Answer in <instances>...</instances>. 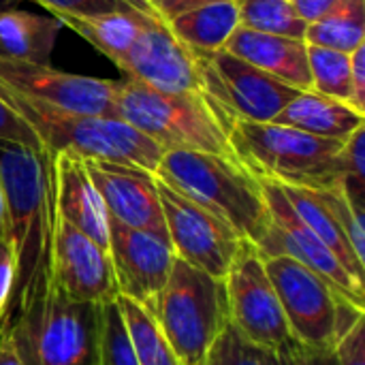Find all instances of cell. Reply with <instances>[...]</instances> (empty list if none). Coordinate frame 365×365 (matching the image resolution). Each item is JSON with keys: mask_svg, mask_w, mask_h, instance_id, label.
<instances>
[{"mask_svg": "<svg viewBox=\"0 0 365 365\" xmlns=\"http://www.w3.org/2000/svg\"><path fill=\"white\" fill-rule=\"evenodd\" d=\"M0 182L6 203L9 240L17 261L13 302L19 306L51 282L56 227L53 154L0 141Z\"/></svg>", "mask_w": 365, "mask_h": 365, "instance_id": "obj_1", "label": "cell"}, {"mask_svg": "<svg viewBox=\"0 0 365 365\" xmlns=\"http://www.w3.org/2000/svg\"><path fill=\"white\" fill-rule=\"evenodd\" d=\"M154 175L255 246L272 225L261 182L233 158L199 150H165Z\"/></svg>", "mask_w": 365, "mask_h": 365, "instance_id": "obj_2", "label": "cell"}, {"mask_svg": "<svg viewBox=\"0 0 365 365\" xmlns=\"http://www.w3.org/2000/svg\"><path fill=\"white\" fill-rule=\"evenodd\" d=\"M235 160L257 180L314 190L340 184V139H325L276 122L227 120Z\"/></svg>", "mask_w": 365, "mask_h": 365, "instance_id": "obj_3", "label": "cell"}, {"mask_svg": "<svg viewBox=\"0 0 365 365\" xmlns=\"http://www.w3.org/2000/svg\"><path fill=\"white\" fill-rule=\"evenodd\" d=\"M0 98L9 103L38 135L51 154L71 152L83 160H107L156 171L163 148L148 135L113 115H88L30 101L0 88Z\"/></svg>", "mask_w": 365, "mask_h": 365, "instance_id": "obj_4", "label": "cell"}, {"mask_svg": "<svg viewBox=\"0 0 365 365\" xmlns=\"http://www.w3.org/2000/svg\"><path fill=\"white\" fill-rule=\"evenodd\" d=\"M115 118L148 135L163 150H199L235 160L225 118L203 92H160L120 79Z\"/></svg>", "mask_w": 365, "mask_h": 365, "instance_id": "obj_5", "label": "cell"}, {"mask_svg": "<svg viewBox=\"0 0 365 365\" xmlns=\"http://www.w3.org/2000/svg\"><path fill=\"white\" fill-rule=\"evenodd\" d=\"M17 310L6 329L24 365H96L101 306L73 302L49 282Z\"/></svg>", "mask_w": 365, "mask_h": 365, "instance_id": "obj_6", "label": "cell"}, {"mask_svg": "<svg viewBox=\"0 0 365 365\" xmlns=\"http://www.w3.org/2000/svg\"><path fill=\"white\" fill-rule=\"evenodd\" d=\"M150 310L180 364L201 365L210 346L229 325L225 278L210 276L175 257Z\"/></svg>", "mask_w": 365, "mask_h": 365, "instance_id": "obj_7", "label": "cell"}, {"mask_svg": "<svg viewBox=\"0 0 365 365\" xmlns=\"http://www.w3.org/2000/svg\"><path fill=\"white\" fill-rule=\"evenodd\" d=\"M203 96L227 120L274 122L302 90L220 49L195 53Z\"/></svg>", "mask_w": 365, "mask_h": 365, "instance_id": "obj_8", "label": "cell"}, {"mask_svg": "<svg viewBox=\"0 0 365 365\" xmlns=\"http://www.w3.org/2000/svg\"><path fill=\"white\" fill-rule=\"evenodd\" d=\"M225 287L229 325L244 340L272 353H278L293 342L265 261L255 244L244 242L225 276Z\"/></svg>", "mask_w": 365, "mask_h": 365, "instance_id": "obj_9", "label": "cell"}, {"mask_svg": "<svg viewBox=\"0 0 365 365\" xmlns=\"http://www.w3.org/2000/svg\"><path fill=\"white\" fill-rule=\"evenodd\" d=\"M263 261L291 338L310 349H334L338 342V308L344 297L291 257L278 255Z\"/></svg>", "mask_w": 365, "mask_h": 365, "instance_id": "obj_10", "label": "cell"}, {"mask_svg": "<svg viewBox=\"0 0 365 365\" xmlns=\"http://www.w3.org/2000/svg\"><path fill=\"white\" fill-rule=\"evenodd\" d=\"M158 197L165 214L167 237L175 257L210 276L225 278L240 248L248 240H244L225 220L175 192L160 180Z\"/></svg>", "mask_w": 365, "mask_h": 365, "instance_id": "obj_11", "label": "cell"}, {"mask_svg": "<svg viewBox=\"0 0 365 365\" xmlns=\"http://www.w3.org/2000/svg\"><path fill=\"white\" fill-rule=\"evenodd\" d=\"M259 182H261V188L269 207V216H272V225L265 237L257 244V250L261 252V257L263 259L278 257V255L291 257L299 261L302 265H306L308 269H312L314 274H319L340 297L357 306H364V284L344 269L338 257L295 214L282 188L269 180H259Z\"/></svg>", "mask_w": 365, "mask_h": 365, "instance_id": "obj_12", "label": "cell"}, {"mask_svg": "<svg viewBox=\"0 0 365 365\" xmlns=\"http://www.w3.org/2000/svg\"><path fill=\"white\" fill-rule=\"evenodd\" d=\"M0 88L64 111L115 118L118 81L113 79L64 73L51 68V64L0 58Z\"/></svg>", "mask_w": 365, "mask_h": 365, "instance_id": "obj_13", "label": "cell"}, {"mask_svg": "<svg viewBox=\"0 0 365 365\" xmlns=\"http://www.w3.org/2000/svg\"><path fill=\"white\" fill-rule=\"evenodd\" d=\"M51 282L73 302L105 306L120 297L109 250L56 216Z\"/></svg>", "mask_w": 365, "mask_h": 365, "instance_id": "obj_14", "label": "cell"}, {"mask_svg": "<svg viewBox=\"0 0 365 365\" xmlns=\"http://www.w3.org/2000/svg\"><path fill=\"white\" fill-rule=\"evenodd\" d=\"M118 68L122 79L160 92H201L195 53L175 38L167 21L156 13L143 21Z\"/></svg>", "mask_w": 365, "mask_h": 365, "instance_id": "obj_15", "label": "cell"}, {"mask_svg": "<svg viewBox=\"0 0 365 365\" xmlns=\"http://www.w3.org/2000/svg\"><path fill=\"white\" fill-rule=\"evenodd\" d=\"M107 250L120 295L152 308L175 263V252L169 240L126 227L113 218L107 220Z\"/></svg>", "mask_w": 365, "mask_h": 365, "instance_id": "obj_16", "label": "cell"}, {"mask_svg": "<svg viewBox=\"0 0 365 365\" xmlns=\"http://www.w3.org/2000/svg\"><path fill=\"white\" fill-rule=\"evenodd\" d=\"M83 163L109 218L169 240L158 197V180L152 171L107 160Z\"/></svg>", "mask_w": 365, "mask_h": 365, "instance_id": "obj_17", "label": "cell"}, {"mask_svg": "<svg viewBox=\"0 0 365 365\" xmlns=\"http://www.w3.org/2000/svg\"><path fill=\"white\" fill-rule=\"evenodd\" d=\"M53 184H56V216L98 246H109L107 210L92 184L83 158L71 152L53 154Z\"/></svg>", "mask_w": 365, "mask_h": 365, "instance_id": "obj_18", "label": "cell"}, {"mask_svg": "<svg viewBox=\"0 0 365 365\" xmlns=\"http://www.w3.org/2000/svg\"><path fill=\"white\" fill-rule=\"evenodd\" d=\"M222 49L302 92L312 88L308 43L304 38L265 34L237 26Z\"/></svg>", "mask_w": 365, "mask_h": 365, "instance_id": "obj_19", "label": "cell"}, {"mask_svg": "<svg viewBox=\"0 0 365 365\" xmlns=\"http://www.w3.org/2000/svg\"><path fill=\"white\" fill-rule=\"evenodd\" d=\"M274 122L308 135L346 141L355 130L364 128L365 113H359L355 107L331 96L319 94L314 90H304L287 103V107L274 118Z\"/></svg>", "mask_w": 365, "mask_h": 365, "instance_id": "obj_20", "label": "cell"}, {"mask_svg": "<svg viewBox=\"0 0 365 365\" xmlns=\"http://www.w3.org/2000/svg\"><path fill=\"white\" fill-rule=\"evenodd\" d=\"M64 24L17 6L0 11V58L49 64L58 32Z\"/></svg>", "mask_w": 365, "mask_h": 365, "instance_id": "obj_21", "label": "cell"}, {"mask_svg": "<svg viewBox=\"0 0 365 365\" xmlns=\"http://www.w3.org/2000/svg\"><path fill=\"white\" fill-rule=\"evenodd\" d=\"M278 184V182H276ZM284 192V197L289 199L291 207L295 210V214L319 235V240L338 257V261L344 265V269L364 284V269L365 261L357 257V252L353 250L349 237L344 235L338 216L334 214L331 205L327 203L323 190H314V188H304V186H289V184H278Z\"/></svg>", "mask_w": 365, "mask_h": 365, "instance_id": "obj_22", "label": "cell"}, {"mask_svg": "<svg viewBox=\"0 0 365 365\" xmlns=\"http://www.w3.org/2000/svg\"><path fill=\"white\" fill-rule=\"evenodd\" d=\"M167 26L192 53H214L225 47L240 26V6L237 0L201 4L167 19Z\"/></svg>", "mask_w": 365, "mask_h": 365, "instance_id": "obj_23", "label": "cell"}, {"mask_svg": "<svg viewBox=\"0 0 365 365\" xmlns=\"http://www.w3.org/2000/svg\"><path fill=\"white\" fill-rule=\"evenodd\" d=\"M150 15H154V11L126 9L92 17H66L62 19V24L73 28L81 38L94 45L103 56H107L118 66Z\"/></svg>", "mask_w": 365, "mask_h": 365, "instance_id": "obj_24", "label": "cell"}, {"mask_svg": "<svg viewBox=\"0 0 365 365\" xmlns=\"http://www.w3.org/2000/svg\"><path fill=\"white\" fill-rule=\"evenodd\" d=\"M128 344L139 365H182L150 308L120 295L115 299Z\"/></svg>", "mask_w": 365, "mask_h": 365, "instance_id": "obj_25", "label": "cell"}, {"mask_svg": "<svg viewBox=\"0 0 365 365\" xmlns=\"http://www.w3.org/2000/svg\"><path fill=\"white\" fill-rule=\"evenodd\" d=\"M304 41L353 53L365 43V0H340L329 13L308 24Z\"/></svg>", "mask_w": 365, "mask_h": 365, "instance_id": "obj_26", "label": "cell"}, {"mask_svg": "<svg viewBox=\"0 0 365 365\" xmlns=\"http://www.w3.org/2000/svg\"><path fill=\"white\" fill-rule=\"evenodd\" d=\"M308 66L312 79L310 90L355 107V94L351 81V53L329 47L308 45Z\"/></svg>", "mask_w": 365, "mask_h": 365, "instance_id": "obj_27", "label": "cell"}, {"mask_svg": "<svg viewBox=\"0 0 365 365\" xmlns=\"http://www.w3.org/2000/svg\"><path fill=\"white\" fill-rule=\"evenodd\" d=\"M240 26L280 34L291 38H304L308 21L297 13L293 0H237Z\"/></svg>", "mask_w": 365, "mask_h": 365, "instance_id": "obj_28", "label": "cell"}, {"mask_svg": "<svg viewBox=\"0 0 365 365\" xmlns=\"http://www.w3.org/2000/svg\"><path fill=\"white\" fill-rule=\"evenodd\" d=\"M96 365H139L133 355L130 344H128V336H126V329L120 319L115 302L105 304L98 310Z\"/></svg>", "mask_w": 365, "mask_h": 365, "instance_id": "obj_29", "label": "cell"}, {"mask_svg": "<svg viewBox=\"0 0 365 365\" xmlns=\"http://www.w3.org/2000/svg\"><path fill=\"white\" fill-rule=\"evenodd\" d=\"M201 365H276V353L244 340L231 325L210 346Z\"/></svg>", "mask_w": 365, "mask_h": 365, "instance_id": "obj_30", "label": "cell"}, {"mask_svg": "<svg viewBox=\"0 0 365 365\" xmlns=\"http://www.w3.org/2000/svg\"><path fill=\"white\" fill-rule=\"evenodd\" d=\"M32 2L47 9L60 21L66 17H92V15L126 11V9L154 11L148 0H32Z\"/></svg>", "mask_w": 365, "mask_h": 365, "instance_id": "obj_31", "label": "cell"}, {"mask_svg": "<svg viewBox=\"0 0 365 365\" xmlns=\"http://www.w3.org/2000/svg\"><path fill=\"white\" fill-rule=\"evenodd\" d=\"M365 126L355 130L342 145L338 154L340 165V186L346 188L351 195L364 199L365 190V165H364Z\"/></svg>", "mask_w": 365, "mask_h": 365, "instance_id": "obj_32", "label": "cell"}, {"mask_svg": "<svg viewBox=\"0 0 365 365\" xmlns=\"http://www.w3.org/2000/svg\"><path fill=\"white\" fill-rule=\"evenodd\" d=\"M17 282V261L9 237H0V329L9 325Z\"/></svg>", "mask_w": 365, "mask_h": 365, "instance_id": "obj_33", "label": "cell"}, {"mask_svg": "<svg viewBox=\"0 0 365 365\" xmlns=\"http://www.w3.org/2000/svg\"><path fill=\"white\" fill-rule=\"evenodd\" d=\"M0 141H13L34 150H45L34 128L2 98H0Z\"/></svg>", "mask_w": 365, "mask_h": 365, "instance_id": "obj_34", "label": "cell"}, {"mask_svg": "<svg viewBox=\"0 0 365 365\" xmlns=\"http://www.w3.org/2000/svg\"><path fill=\"white\" fill-rule=\"evenodd\" d=\"M334 353L338 365H365V319L336 342Z\"/></svg>", "mask_w": 365, "mask_h": 365, "instance_id": "obj_35", "label": "cell"}, {"mask_svg": "<svg viewBox=\"0 0 365 365\" xmlns=\"http://www.w3.org/2000/svg\"><path fill=\"white\" fill-rule=\"evenodd\" d=\"M284 353L291 365H338L334 349H310L293 340Z\"/></svg>", "mask_w": 365, "mask_h": 365, "instance_id": "obj_36", "label": "cell"}, {"mask_svg": "<svg viewBox=\"0 0 365 365\" xmlns=\"http://www.w3.org/2000/svg\"><path fill=\"white\" fill-rule=\"evenodd\" d=\"M351 81L355 94V109L365 113V43L351 53Z\"/></svg>", "mask_w": 365, "mask_h": 365, "instance_id": "obj_37", "label": "cell"}, {"mask_svg": "<svg viewBox=\"0 0 365 365\" xmlns=\"http://www.w3.org/2000/svg\"><path fill=\"white\" fill-rule=\"evenodd\" d=\"M150 6L167 21L184 11H190L195 6H201V4H210V2H220V0H148Z\"/></svg>", "mask_w": 365, "mask_h": 365, "instance_id": "obj_38", "label": "cell"}, {"mask_svg": "<svg viewBox=\"0 0 365 365\" xmlns=\"http://www.w3.org/2000/svg\"><path fill=\"white\" fill-rule=\"evenodd\" d=\"M340 0H293L297 13L310 24L319 17H323L325 13H329Z\"/></svg>", "mask_w": 365, "mask_h": 365, "instance_id": "obj_39", "label": "cell"}, {"mask_svg": "<svg viewBox=\"0 0 365 365\" xmlns=\"http://www.w3.org/2000/svg\"><path fill=\"white\" fill-rule=\"evenodd\" d=\"M0 365H24L6 327L0 331Z\"/></svg>", "mask_w": 365, "mask_h": 365, "instance_id": "obj_40", "label": "cell"}, {"mask_svg": "<svg viewBox=\"0 0 365 365\" xmlns=\"http://www.w3.org/2000/svg\"><path fill=\"white\" fill-rule=\"evenodd\" d=\"M0 237H9V225H6V203H4V190L0 182Z\"/></svg>", "mask_w": 365, "mask_h": 365, "instance_id": "obj_41", "label": "cell"}, {"mask_svg": "<svg viewBox=\"0 0 365 365\" xmlns=\"http://www.w3.org/2000/svg\"><path fill=\"white\" fill-rule=\"evenodd\" d=\"M276 365H291L289 364V357H287V353H284V349L276 353Z\"/></svg>", "mask_w": 365, "mask_h": 365, "instance_id": "obj_42", "label": "cell"}, {"mask_svg": "<svg viewBox=\"0 0 365 365\" xmlns=\"http://www.w3.org/2000/svg\"><path fill=\"white\" fill-rule=\"evenodd\" d=\"M21 0H0V11L2 9H11V6H17Z\"/></svg>", "mask_w": 365, "mask_h": 365, "instance_id": "obj_43", "label": "cell"}]
</instances>
